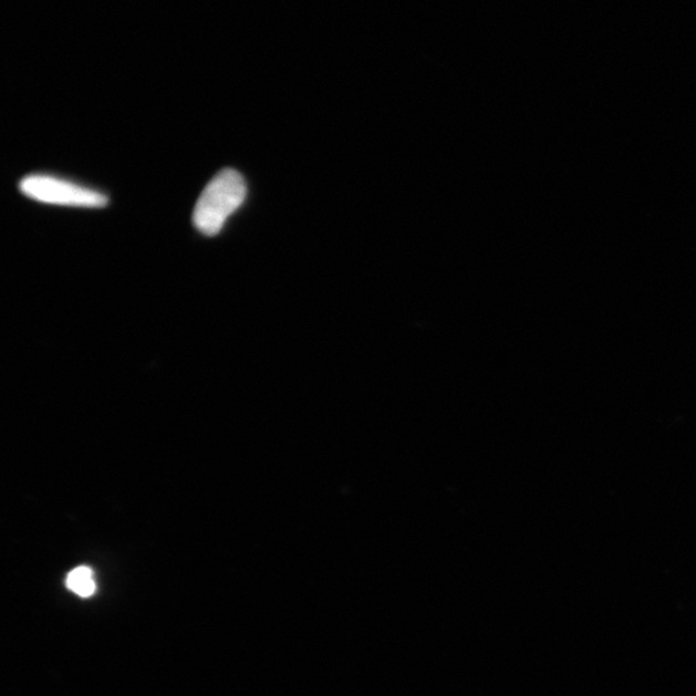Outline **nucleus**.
Returning <instances> with one entry per match:
<instances>
[{"label": "nucleus", "mask_w": 696, "mask_h": 696, "mask_svg": "<svg viewBox=\"0 0 696 696\" xmlns=\"http://www.w3.org/2000/svg\"><path fill=\"white\" fill-rule=\"evenodd\" d=\"M20 190L28 198L44 202V205L104 208L108 202L104 194L45 175H31L23 178L20 183Z\"/></svg>", "instance_id": "obj_2"}, {"label": "nucleus", "mask_w": 696, "mask_h": 696, "mask_svg": "<svg viewBox=\"0 0 696 696\" xmlns=\"http://www.w3.org/2000/svg\"><path fill=\"white\" fill-rule=\"evenodd\" d=\"M66 585L70 591L81 598H91L96 592L95 578H93V572L87 567L74 569L67 575Z\"/></svg>", "instance_id": "obj_3"}, {"label": "nucleus", "mask_w": 696, "mask_h": 696, "mask_svg": "<svg viewBox=\"0 0 696 696\" xmlns=\"http://www.w3.org/2000/svg\"><path fill=\"white\" fill-rule=\"evenodd\" d=\"M247 197L245 178L235 169H224L214 177L195 206L193 222L206 237H215Z\"/></svg>", "instance_id": "obj_1"}]
</instances>
